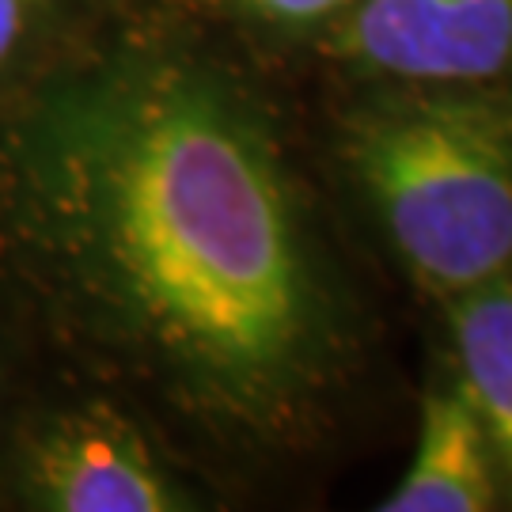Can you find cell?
I'll return each instance as SVG.
<instances>
[{
  "instance_id": "obj_1",
  "label": "cell",
  "mask_w": 512,
  "mask_h": 512,
  "mask_svg": "<svg viewBox=\"0 0 512 512\" xmlns=\"http://www.w3.org/2000/svg\"><path fill=\"white\" fill-rule=\"evenodd\" d=\"M0 285L220 437L293 433L330 376L270 129L171 38H114L0 110Z\"/></svg>"
},
{
  "instance_id": "obj_2",
  "label": "cell",
  "mask_w": 512,
  "mask_h": 512,
  "mask_svg": "<svg viewBox=\"0 0 512 512\" xmlns=\"http://www.w3.org/2000/svg\"><path fill=\"white\" fill-rule=\"evenodd\" d=\"M418 88L361 110L346 160L414 281L452 300L512 270V95Z\"/></svg>"
},
{
  "instance_id": "obj_3",
  "label": "cell",
  "mask_w": 512,
  "mask_h": 512,
  "mask_svg": "<svg viewBox=\"0 0 512 512\" xmlns=\"http://www.w3.org/2000/svg\"><path fill=\"white\" fill-rule=\"evenodd\" d=\"M0 494L38 512L194 509L141 421L107 399L16 410L0 440Z\"/></svg>"
},
{
  "instance_id": "obj_4",
  "label": "cell",
  "mask_w": 512,
  "mask_h": 512,
  "mask_svg": "<svg viewBox=\"0 0 512 512\" xmlns=\"http://www.w3.org/2000/svg\"><path fill=\"white\" fill-rule=\"evenodd\" d=\"M346 46L406 84H490L512 65V0H353Z\"/></svg>"
},
{
  "instance_id": "obj_5",
  "label": "cell",
  "mask_w": 512,
  "mask_h": 512,
  "mask_svg": "<svg viewBox=\"0 0 512 512\" xmlns=\"http://www.w3.org/2000/svg\"><path fill=\"white\" fill-rule=\"evenodd\" d=\"M501 497L494 448L459 380L433 387L421 406L418 444L384 512H482Z\"/></svg>"
},
{
  "instance_id": "obj_6",
  "label": "cell",
  "mask_w": 512,
  "mask_h": 512,
  "mask_svg": "<svg viewBox=\"0 0 512 512\" xmlns=\"http://www.w3.org/2000/svg\"><path fill=\"white\" fill-rule=\"evenodd\" d=\"M456 380L490 437L497 478L512 494V274L452 296Z\"/></svg>"
},
{
  "instance_id": "obj_7",
  "label": "cell",
  "mask_w": 512,
  "mask_h": 512,
  "mask_svg": "<svg viewBox=\"0 0 512 512\" xmlns=\"http://www.w3.org/2000/svg\"><path fill=\"white\" fill-rule=\"evenodd\" d=\"M80 0H0V110L61 65V38Z\"/></svg>"
},
{
  "instance_id": "obj_8",
  "label": "cell",
  "mask_w": 512,
  "mask_h": 512,
  "mask_svg": "<svg viewBox=\"0 0 512 512\" xmlns=\"http://www.w3.org/2000/svg\"><path fill=\"white\" fill-rule=\"evenodd\" d=\"M247 4L262 16L281 19V23H311V19L342 12L353 0H247Z\"/></svg>"
},
{
  "instance_id": "obj_9",
  "label": "cell",
  "mask_w": 512,
  "mask_h": 512,
  "mask_svg": "<svg viewBox=\"0 0 512 512\" xmlns=\"http://www.w3.org/2000/svg\"><path fill=\"white\" fill-rule=\"evenodd\" d=\"M16 418V403H12V372H8V353L0 342V440L8 433V425Z\"/></svg>"
}]
</instances>
